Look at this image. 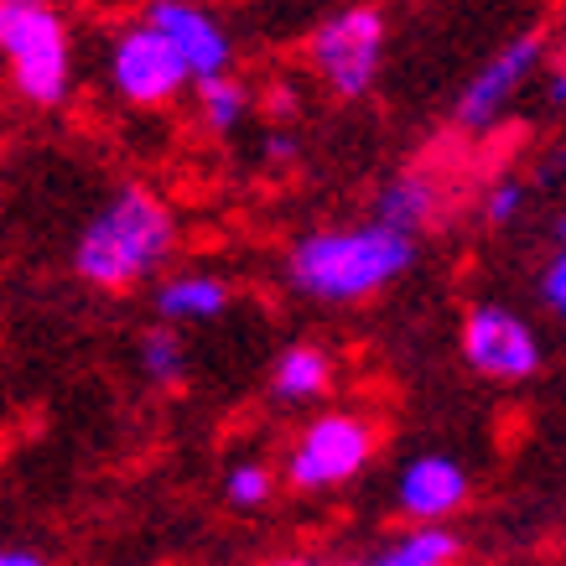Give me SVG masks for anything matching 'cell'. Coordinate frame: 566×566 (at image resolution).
I'll return each instance as SVG.
<instances>
[{
  "instance_id": "9c48e42d",
  "label": "cell",
  "mask_w": 566,
  "mask_h": 566,
  "mask_svg": "<svg viewBox=\"0 0 566 566\" xmlns=\"http://www.w3.org/2000/svg\"><path fill=\"white\" fill-rule=\"evenodd\" d=\"M140 17H151L161 32L172 36V48L188 57L192 84H198V78H213V73H229L234 42H229V32L208 17L198 0H151Z\"/></svg>"
},
{
  "instance_id": "7402d4cb",
  "label": "cell",
  "mask_w": 566,
  "mask_h": 566,
  "mask_svg": "<svg viewBox=\"0 0 566 566\" xmlns=\"http://www.w3.org/2000/svg\"><path fill=\"white\" fill-rule=\"evenodd\" d=\"M0 566H48L42 556H32V551H6L0 556Z\"/></svg>"
},
{
  "instance_id": "e0dca14e",
  "label": "cell",
  "mask_w": 566,
  "mask_h": 566,
  "mask_svg": "<svg viewBox=\"0 0 566 566\" xmlns=\"http://www.w3.org/2000/svg\"><path fill=\"white\" fill-rule=\"evenodd\" d=\"M223 494H229V504H240V510H255V504H265V499H271V468H260V463L229 468Z\"/></svg>"
},
{
  "instance_id": "5b68a950",
  "label": "cell",
  "mask_w": 566,
  "mask_h": 566,
  "mask_svg": "<svg viewBox=\"0 0 566 566\" xmlns=\"http://www.w3.org/2000/svg\"><path fill=\"white\" fill-rule=\"evenodd\" d=\"M379 57H385V17L375 6H348L307 36V69L338 99L369 94L379 78Z\"/></svg>"
},
{
  "instance_id": "8fae6325",
  "label": "cell",
  "mask_w": 566,
  "mask_h": 566,
  "mask_svg": "<svg viewBox=\"0 0 566 566\" xmlns=\"http://www.w3.org/2000/svg\"><path fill=\"white\" fill-rule=\"evenodd\" d=\"M458 535L447 531L442 520H416L406 535H395L390 546L369 551L354 566H458Z\"/></svg>"
},
{
  "instance_id": "3957f363",
  "label": "cell",
  "mask_w": 566,
  "mask_h": 566,
  "mask_svg": "<svg viewBox=\"0 0 566 566\" xmlns=\"http://www.w3.org/2000/svg\"><path fill=\"white\" fill-rule=\"evenodd\" d=\"M0 52L11 88L36 109H57L73 88V36L69 21L48 0H0Z\"/></svg>"
},
{
  "instance_id": "4fadbf2b",
  "label": "cell",
  "mask_w": 566,
  "mask_h": 566,
  "mask_svg": "<svg viewBox=\"0 0 566 566\" xmlns=\"http://www.w3.org/2000/svg\"><path fill=\"white\" fill-rule=\"evenodd\" d=\"M437 208H442V188H437V177L416 167V172H400L390 188L379 192L375 219L395 223V229H406V234H421V229L437 219Z\"/></svg>"
},
{
  "instance_id": "2e32d148",
  "label": "cell",
  "mask_w": 566,
  "mask_h": 566,
  "mask_svg": "<svg viewBox=\"0 0 566 566\" xmlns=\"http://www.w3.org/2000/svg\"><path fill=\"white\" fill-rule=\"evenodd\" d=\"M140 369L156 379V385H177V379L188 375V348L177 338L172 327H151L146 338H140Z\"/></svg>"
},
{
  "instance_id": "7c38bea8",
  "label": "cell",
  "mask_w": 566,
  "mask_h": 566,
  "mask_svg": "<svg viewBox=\"0 0 566 566\" xmlns=\"http://www.w3.org/2000/svg\"><path fill=\"white\" fill-rule=\"evenodd\" d=\"M229 307V286H223L219 275H167L161 286H156V312H161V323H208V317H219Z\"/></svg>"
},
{
  "instance_id": "7a4b0ae2",
  "label": "cell",
  "mask_w": 566,
  "mask_h": 566,
  "mask_svg": "<svg viewBox=\"0 0 566 566\" xmlns=\"http://www.w3.org/2000/svg\"><path fill=\"white\" fill-rule=\"evenodd\" d=\"M416 260V234L375 219L364 229H323V234H302L292 244L286 275L292 286L312 302H364L379 286H390L395 275H406Z\"/></svg>"
},
{
  "instance_id": "ba28073f",
  "label": "cell",
  "mask_w": 566,
  "mask_h": 566,
  "mask_svg": "<svg viewBox=\"0 0 566 566\" xmlns=\"http://www.w3.org/2000/svg\"><path fill=\"white\" fill-rule=\"evenodd\" d=\"M463 354L468 364L489 379H531L541 369V344H535V327L525 317H515L510 307L483 302L463 317Z\"/></svg>"
},
{
  "instance_id": "d6986e66",
  "label": "cell",
  "mask_w": 566,
  "mask_h": 566,
  "mask_svg": "<svg viewBox=\"0 0 566 566\" xmlns=\"http://www.w3.org/2000/svg\"><path fill=\"white\" fill-rule=\"evenodd\" d=\"M541 292H546V307L556 317H566V244L556 250V260L546 265V281H541Z\"/></svg>"
},
{
  "instance_id": "30bf717a",
  "label": "cell",
  "mask_w": 566,
  "mask_h": 566,
  "mask_svg": "<svg viewBox=\"0 0 566 566\" xmlns=\"http://www.w3.org/2000/svg\"><path fill=\"white\" fill-rule=\"evenodd\" d=\"M395 494H400V515L447 520L468 504V473L452 463V458H442V452H427V458H416V463L400 473Z\"/></svg>"
},
{
  "instance_id": "277c9868",
  "label": "cell",
  "mask_w": 566,
  "mask_h": 566,
  "mask_svg": "<svg viewBox=\"0 0 566 566\" xmlns=\"http://www.w3.org/2000/svg\"><path fill=\"white\" fill-rule=\"evenodd\" d=\"M104 69H109V88L125 104H136V109H161L192 84L188 57L172 48V36L161 32L151 17L125 21L120 32L109 36Z\"/></svg>"
},
{
  "instance_id": "8992f818",
  "label": "cell",
  "mask_w": 566,
  "mask_h": 566,
  "mask_svg": "<svg viewBox=\"0 0 566 566\" xmlns=\"http://www.w3.org/2000/svg\"><path fill=\"white\" fill-rule=\"evenodd\" d=\"M375 452V431L359 416H317L302 437H296L292 458H286V479L296 494H323L333 483H348L369 463Z\"/></svg>"
},
{
  "instance_id": "ffe728a7",
  "label": "cell",
  "mask_w": 566,
  "mask_h": 566,
  "mask_svg": "<svg viewBox=\"0 0 566 566\" xmlns=\"http://www.w3.org/2000/svg\"><path fill=\"white\" fill-rule=\"evenodd\" d=\"M260 156H265L271 167H292L296 161V136L292 130H271V136L260 140Z\"/></svg>"
},
{
  "instance_id": "44dd1931",
  "label": "cell",
  "mask_w": 566,
  "mask_h": 566,
  "mask_svg": "<svg viewBox=\"0 0 566 566\" xmlns=\"http://www.w3.org/2000/svg\"><path fill=\"white\" fill-rule=\"evenodd\" d=\"M546 94H551V104H566V48H562V52H556V63H551Z\"/></svg>"
},
{
  "instance_id": "5bb4252c",
  "label": "cell",
  "mask_w": 566,
  "mask_h": 566,
  "mask_svg": "<svg viewBox=\"0 0 566 566\" xmlns=\"http://www.w3.org/2000/svg\"><path fill=\"white\" fill-rule=\"evenodd\" d=\"M192 115L208 136H234L250 115V88L234 78V73H213V78H198L192 84Z\"/></svg>"
},
{
  "instance_id": "52a82bcc",
  "label": "cell",
  "mask_w": 566,
  "mask_h": 566,
  "mask_svg": "<svg viewBox=\"0 0 566 566\" xmlns=\"http://www.w3.org/2000/svg\"><path fill=\"white\" fill-rule=\"evenodd\" d=\"M541 63H546V36L541 32H525V36H515V42H504V48L468 78L463 94H458V109H452L458 130H468V136L494 130V125L504 120V109L520 99V88L541 73Z\"/></svg>"
},
{
  "instance_id": "ac0fdd59",
  "label": "cell",
  "mask_w": 566,
  "mask_h": 566,
  "mask_svg": "<svg viewBox=\"0 0 566 566\" xmlns=\"http://www.w3.org/2000/svg\"><path fill=\"white\" fill-rule=\"evenodd\" d=\"M520 203H525V188H520L515 177H499L494 188L483 192V213H489V223H510L520 213Z\"/></svg>"
},
{
  "instance_id": "9a60e30c",
  "label": "cell",
  "mask_w": 566,
  "mask_h": 566,
  "mask_svg": "<svg viewBox=\"0 0 566 566\" xmlns=\"http://www.w3.org/2000/svg\"><path fill=\"white\" fill-rule=\"evenodd\" d=\"M327 375H333V364H327L323 348L296 344L275 359L271 390H275V400H317L327 390Z\"/></svg>"
},
{
  "instance_id": "603a6c76",
  "label": "cell",
  "mask_w": 566,
  "mask_h": 566,
  "mask_svg": "<svg viewBox=\"0 0 566 566\" xmlns=\"http://www.w3.org/2000/svg\"><path fill=\"white\" fill-rule=\"evenodd\" d=\"M271 566H323V562H312V556H286V562H271Z\"/></svg>"
},
{
  "instance_id": "6da1fadb",
  "label": "cell",
  "mask_w": 566,
  "mask_h": 566,
  "mask_svg": "<svg viewBox=\"0 0 566 566\" xmlns=\"http://www.w3.org/2000/svg\"><path fill=\"white\" fill-rule=\"evenodd\" d=\"M177 250V219L151 188H120L109 203L84 223V234L73 244V271L99 292H130L140 281H151L167 255Z\"/></svg>"
}]
</instances>
